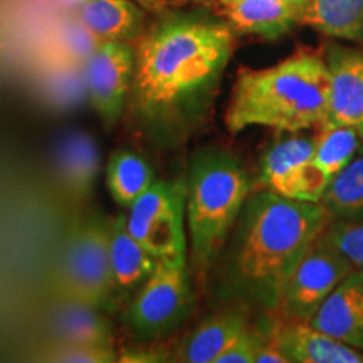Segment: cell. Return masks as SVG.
<instances>
[{
    "mask_svg": "<svg viewBox=\"0 0 363 363\" xmlns=\"http://www.w3.org/2000/svg\"><path fill=\"white\" fill-rule=\"evenodd\" d=\"M353 269L355 267L320 235L286 281L279 310L288 320L310 323L321 303Z\"/></svg>",
    "mask_w": 363,
    "mask_h": 363,
    "instance_id": "9c48e42d",
    "label": "cell"
},
{
    "mask_svg": "<svg viewBox=\"0 0 363 363\" xmlns=\"http://www.w3.org/2000/svg\"><path fill=\"white\" fill-rule=\"evenodd\" d=\"M363 136L353 126L328 123L315 135V163L330 182L353 160Z\"/></svg>",
    "mask_w": 363,
    "mask_h": 363,
    "instance_id": "603a6c76",
    "label": "cell"
},
{
    "mask_svg": "<svg viewBox=\"0 0 363 363\" xmlns=\"http://www.w3.org/2000/svg\"><path fill=\"white\" fill-rule=\"evenodd\" d=\"M222 2H224V4H227V2H233V0H222Z\"/></svg>",
    "mask_w": 363,
    "mask_h": 363,
    "instance_id": "f1b7e54d",
    "label": "cell"
},
{
    "mask_svg": "<svg viewBox=\"0 0 363 363\" xmlns=\"http://www.w3.org/2000/svg\"><path fill=\"white\" fill-rule=\"evenodd\" d=\"M321 203L333 219L352 220L363 217V155L353 158L331 179Z\"/></svg>",
    "mask_w": 363,
    "mask_h": 363,
    "instance_id": "7402d4cb",
    "label": "cell"
},
{
    "mask_svg": "<svg viewBox=\"0 0 363 363\" xmlns=\"http://www.w3.org/2000/svg\"><path fill=\"white\" fill-rule=\"evenodd\" d=\"M330 71V121L353 126L363 136V54L335 45L326 54Z\"/></svg>",
    "mask_w": 363,
    "mask_h": 363,
    "instance_id": "8fae6325",
    "label": "cell"
},
{
    "mask_svg": "<svg viewBox=\"0 0 363 363\" xmlns=\"http://www.w3.org/2000/svg\"><path fill=\"white\" fill-rule=\"evenodd\" d=\"M125 216L130 234L158 259L187 254L185 179L155 180Z\"/></svg>",
    "mask_w": 363,
    "mask_h": 363,
    "instance_id": "52a82bcc",
    "label": "cell"
},
{
    "mask_svg": "<svg viewBox=\"0 0 363 363\" xmlns=\"http://www.w3.org/2000/svg\"><path fill=\"white\" fill-rule=\"evenodd\" d=\"M78 21L101 40L130 43L142 33L145 13L131 0H84Z\"/></svg>",
    "mask_w": 363,
    "mask_h": 363,
    "instance_id": "e0dca14e",
    "label": "cell"
},
{
    "mask_svg": "<svg viewBox=\"0 0 363 363\" xmlns=\"http://www.w3.org/2000/svg\"><path fill=\"white\" fill-rule=\"evenodd\" d=\"M259 182L283 197L321 202L330 179L315 163V136L301 131L281 135L262 153Z\"/></svg>",
    "mask_w": 363,
    "mask_h": 363,
    "instance_id": "ba28073f",
    "label": "cell"
},
{
    "mask_svg": "<svg viewBox=\"0 0 363 363\" xmlns=\"http://www.w3.org/2000/svg\"><path fill=\"white\" fill-rule=\"evenodd\" d=\"M321 235L355 269H363V219L331 220Z\"/></svg>",
    "mask_w": 363,
    "mask_h": 363,
    "instance_id": "cb8c5ba5",
    "label": "cell"
},
{
    "mask_svg": "<svg viewBox=\"0 0 363 363\" xmlns=\"http://www.w3.org/2000/svg\"><path fill=\"white\" fill-rule=\"evenodd\" d=\"M52 326L61 343L113 347L111 326L103 311L76 298H62L54 310Z\"/></svg>",
    "mask_w": 363,
    "mask_h": 363,
    "instance_id": "ac0fdd59",
    "label": "cell"
},
{
    "mask_svg": "<svg viewBox=\"0 0 363 363\" xmlns=\"http://www.w3.org/2000/svg\"><path fill=\"white\" fill-rule=\"evenodd\" d=\"M249 330L246 313L227 310L207 318L185 338L180 347V360L187 363H216L222 353Z\"/></svg>",
    "mask_w": 363,
    "mask_h": 363,
    "instance_id": "2e32d148",
    "label": "cell"
},
{
    "mask_svg": "<svg viewBox=\"0 0 363 363\" xmlns=\"http://www.w3.org/2000/svg\"><path fill=\"white\" fill-rule=\"evenodd\" d=\"M62 289L65 296L110 311L113 294L110 266V220L88 217L72 224L62 254Z\"/></svg>",
    "mask_w": 363,
    "mask_h": 363,
    "instance_id": "5b68a950",
    "label": "cell"
},
{
    "mask_svg": "<svg viewBox=\"0 0 363 363\" xmlns=\"http://www.w3.org/2000/svg\"><path fill=\"white\" fill-rule=\"evenodd\" d=\"M299 22L335 39L363 38V0H305Z\"/></svg>",
    "mask_w": 363,
    "mask_h": 363,
    "instance_id": "d6986e66",
    "label": "cell"
},
{
    "mask_svg": "<svg viewBox=\"0 0 363 363\" xmlns=\"http://www.w3.org/2000/svg\"><path fill=\"white\" fill-rule=\"evenodd\" d=\"M59 165L72 192L88 194L99 172V150L93 136L79 131L67 135L59 147Z\"/></svg>",
    "mask_w": 363,
    "mask_h": 363,
    "instance_id": "44dd1931",
    "label": "cell"
},
{
    "mask_svg": "<svg viewBox=\"0 0 363 363\" xmlns=\"http://www.w3.org/2000/svg\"><path fill=\"white\" fill-rule=\"evenodd\" d=\"M252 192L242 162L220 147L194 153L185 177V216L192 262L199 271L214 264Z\"/></svg>",
    "mask_w": 363,
    "mask_h": 363,
    "instance_id": "277c9868",
    "label": "cell"
},
{
    "mask_svg": "<svg viewBox=\"0 0 363 363\" xmlns=\"http://www.w3.org/2000/svg\"><path fill=\"white\" fill-rule=\"evenodd\" d=\"M51 362L62 363H113L118 362V355L113 347L86 343H61L49 353Z\"/></svg>",
    "mask_w": 363,
    "mask_h": 363,
    "instance_id": "d4e9b609",
    "label": "cell"
},
{
    "mask_svg": "<svg viewBox=\"0 0 363 363\" xmlns=\"http://www.w3.org/2000/svg\"><path fill=\"white\" fill-rule=\"evenodd\" d=\"M360 150H362V153H363V143H362V147H360Z\"/></svg>",
    "mask_w": 363,
    "mask_h": 363,
    "instance_id": "f546056e",
    "label": "cell"
},
{
    "mask_svg": "<svg viewBox=\"0 0 363 363\" xmlns=\"http://www.w3.org/2000/svg\"><path fill=\"white\" fill-rule=\"evenodd\" d=\"M279 2H283V4H286V6L296 9L299 13H301L303 6H305V0H279Z\"/></svg>",
    "mask_w": 363,
    "mask_h": 363,
    "instance_id": "83f0119b",
    "label": "cell"
},
{
    "mask_svg": "<svg viewBox=\"0 0 363 363\" xmlns=\"http://www.w3.org/2000/svg\"><path fill=\"white\" fill-rule=\"evenodd\" d=\"M230 29L238 34L278 39L299 22L296 9L279 0H233L224 4Z\"/></svg>",
    "mask_w": 363,
    "mask_h": 363,
    "instance_id": "9a60e30c",
    "label": "cell"
},
{
    "mask_svg": "<svg viewBox=\"0 0 363 363\" xmlns=\"http://www.w3.org/2000/svg\"><path fill=\"white\" fill-rule=\"evenodd\" d=\"M234 30L197 13L157 21L136 49L130 108L150 142L175 147L211 111L229 59Z\"/></svg>",
    "mask_w": 363,
    "mask_h": 363,
    "instance_id": "6da1fadb",
    "label": "cell"
},
{
    "mask_svg": "<svg viewBox=\"0 0 363 363\" xmlns=\"http://www.w3.org/2000/svg\"><path fill=\"white\" fill-rule=\"evenodd\" d=\"M104 180L113 201L121 207H130L155 182V174L142 155L120 148L108 158Z\"/></svg>",
    "mask_w": 363,
    "mask_h": 363,
    "instance_id": "ffe728a7",
    "label": "cell"
},
{
    "mask_svg": "<svg viewBox=\"0 0 363 363\" xmlns=\"http://www.w3.org/2000/svg\"><path fill=\"white\" fill-rule=\"evenodd\" d=\"M192 308V289L185 256L160 259L155 272L131 298L125 321L136 338L152 342L184 323Z\"/></svg>",
    "mask_w": 363,
    "mask_h": 363,
    "instance_id": "8992f818",
    "label": "cell"
},
{
    "mask_svg": "<svg viewBox=\"0 0 363 363\" xmlns=\"http://www.w3.org/2000/svg\"><path fill=\"white\" fill-rule=\"evenodd\" d=\"M266 338L267 337L259 331L249 328L233 342V345L217 358L216 363H256L257 353L266 343Z\"/></svg>",
    "mask_w": 363,
    "mask_h": 363,
    "instance_id": "484cf974",
    "label": "cell"
},
{
    "mask_svg": "<svg viewBox=\"0 0 363 363\" xmlns=\"http://www.w3.org/2000/svg\"><path fill=\"white\" fill-rule=\"evenodd\" d=\"M271 338L288 363H363V352L340 342L308 321L288 320L272 328Z\"/></svg>",
    "mask_w": 363,
    "mask_h": 363,
    "instance_id": "7c38bea8",
    "label": "cell"
},
{
    "mask_svg": "<svg viewBox=\"0 0 363 363\" xmlns=\"http://www.w3.org/2000/svg\"><path fill=\"white\" fill-rule=\"evenodd\" d=\"M330 71L321 51L299 48L278 65L238 72L225 110L233 135L264 126L279 133H299L328 125Z\"/></svg>",
    "mask_w": 363,
    "mask_h": 363,
    "instance_id": "3957f363",
    "label": "cell"
},
{
    "mask_svg": "<svg viewBox=\"0 0 363 363\" xmlns=\"http://www.w3.org/2000/svg\"><path fill=\"white\" fill-rule=\"evenodd\" d=\"M162 355L155 350H136V352H123L121 357H118V362H131V363H138V362H163Z\"/></svg>",
    "mask_w": 363,
    "mask_h": 363,
    "instance_id": "4316f807",
    "label": "cell"
},
{
    "mask_svg": "<svg viewBox=\"0 0 363 363\" xmlns=\"http://www.w3.org/2000/svg\"><path fill=\"white\" fill-rule=\"evenodd\" d=\"M136 51L128 43L103 40L84 59L83 76L89 101L106 130L118 125L130 104Z\"/></svg>",
    "mask_w": 363,
    "mask_h": 363,
    "instance_id": "30bf717a",
    "label": "cell"
},
{
    "mask_svg": "<svg viewBox=\"0 0 363 363\" xmlns=\"http://www.w3.org/2000/svg\"><path fill=\"white\" fill-rule=\"evenodd\" d=\"M158 262L160 259L130 234L125 214L110 219V266L116 303L133 298L155 272Z\"/></svg>",
    "mask_w": 363,
    "mask_h": 363,
    "instance_id": "5bb4252c",
    "label": "cell"
},
{
    "mask_svg": "<svg viewBox=\"0 0 363 363\" xmlns=\"http://www.w3.org/2000/svg\"><path fill=\"white\" fill-rule=\"evenodd\" d=\"M310 323L363 352V269H353L330 293Z\"/></svg>",
    "mask_w": 363,
    "mask_h": 363,
    "instance_id": "4fadbf2b",
    "label": "cell"
},
{
    "mask_svg": "<svg viewBox=\"0 0 363 363\" xmlns=\"http://www.w3.org/2000/svg\"><path fill=\"white\" fill-rule=\"evenodd\" d=\"M331 220L321 202L294 201L269 189L249 195L225 261L230 296L266 311L279 310L289 274Z\"/></svg>",
    "mask_w": 363,
    "mask_h": 363,
    "instance_id": "7a4b0ae2",
    "label": "cell"
}]
</instances>
